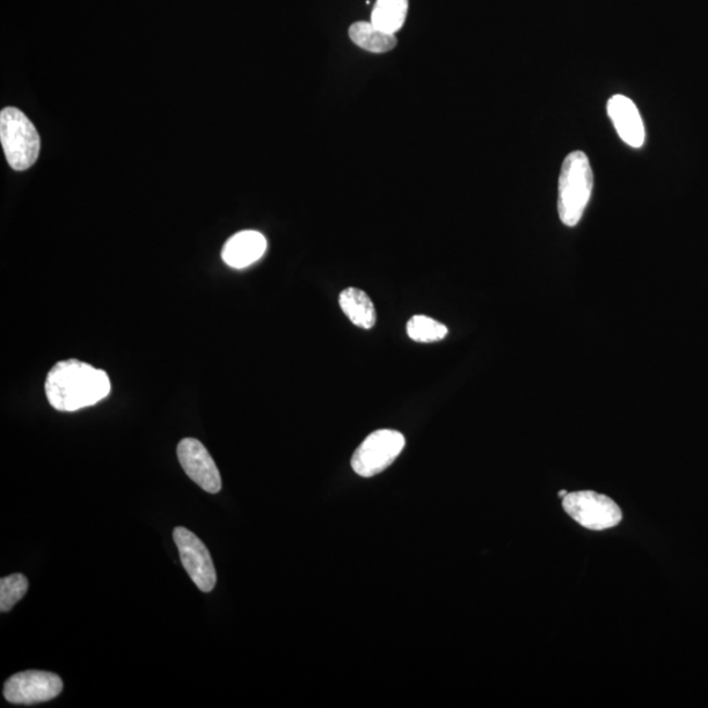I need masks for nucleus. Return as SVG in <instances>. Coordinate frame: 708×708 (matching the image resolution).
<instances>
[{"instance_id":"2eb2a0df","label":"nucleus","mask_w":708,"mask_h":708,"mask_svg":"<svg viewBox=\"0 0 708 708\" xmlns=\"http://www.w3.org/2000/svg\"><path fill=\"white\" fill-rule=\"evenodd\" d=\"M28 592L24 575L14 574L0 580V610L10 611Z\"/></svg>"},{"instance_id":"423d86ee","label":"nucleus","mask_w":708,"mask_h":708,"mask_svg":"<svg viewBox=\"0 0 708 708\" xmlns=\"http://www.w3.org/2000/svg\"><path fill=\"white\" fill-rule=\"evenodd\" d=\"M62 689L60 676L50 671L27 670L6 681L4 698L13 705L42 704L60 696Z\"/></svg>"},{"instance_id":"ddd939ff","label":"nucleus","mask_w":708,"mask_h":708,"mask_svg":"<svg viewBox=\"0 0 708 708\" xmlns=\"http://www.w3.org/2000/svg\"><path fill=\"white\" fill-rule=\"evenodd\" d=\"M408 13V0H377L371 23L396 34L403 27Z\"/></svg>"},{"instance_id":"39448f33","label":"nucleus","mask_w":708,"mask_h":708,"mask_svg":"<svg viewBox=\"0 0 708 708\" xmlns=\"http://www.w3.org/2000/svg\"><path fill=\"white\" fill-rule=\"evenodd\" d=\"M564 508L569 517L590 530H606L622 521V510L608 496L594 491L568 493L564 498Z\"/></svg>"},{"instance_id":"0eeeda50","label":"nucleus","mask_w":708,"mask_h":708,"mask_svg":"<svg viewBox=\"0 0 708 708\" xmlns=\"http://www.w3.org/2000/svg\"><path fill=\"white\" fill-rule=\"evenodd\" d=\"M173 539L189 578L202 592H211L217 584V572L206 544L195 532L182 527L173 530Z\"/></svg>"},{"instance_id":"9d476101","label":"nucleus","mask_w":708,"mask_h":708,"mask_svg":"<svg viewBox=\"0 0 708 708\" xmlns=\"http://www.w3.org/2000/svg\"><path fill=\"white\" fill-rule=\"evenodd\" d=\"M267 239L258 231H240L223 246L222 259L231 268L243 269L261 259Z\"/></svg>"},{"instance_id":"f8f14e48","label":"nucleus","mask_w":708,"mask_h":708,"mask_svg":"<svg viewBox=\"0 0 708 708\" xmlns=\"http://www.w3.org/2000/svg\"><path fill=\"white\" fill-rule=\"evenodd\" d=\"M349 38L356 46L371 53L390 52L398 43L396 34L386 32L373 23H367V21H360V23L350 27Z\"/></svg>"},{"instance_id":"9b49d317","label":"nucleus","mask_w":708,"mask_h":708,"mask_svg":"<svg viewBox=\"0 0 708 708\" xmlns=\"http://www.w3.org/2000/svg\"><path fill=\"white\" fill-rule=\"evenodd\" d=\"M340 308L345 311L350 322L355 326L370 330L377 322V313L373 302L365 291L348 288L341 291L339 298Z\"/></svg>"},{"instance_id":"6e6552de","label":"nucleus","mask_w":708,"mask_h":708,"mask_svg":"<svg viewBox=\"0 0 708 708\" xmlns=\"http://www.w3.org/2000/svg\"><path fill=\"white\" fill-rule=\"evenodd\" d=\"M179 462L197 486L209 493H218L222 488L221 473L215 459L196 438H185L178 445Z\"/></svg>"},{"instance_id":"dca6fc26","label":"nucleus","mask_w":708,"mask_h":708,"mask_svg":"<svg viewBox=\"0 0 708 708\" xmlns=\"http://www.w3.org/2000/svg\"><path fill=\"white\" fill-rule=\"evenodd\" d=\"M567 495H568V492L566 490L559 491L560 498H565V496H567Z\"/></svg>"},{"instance_id":"7ed1b4c3","label":"nucleus","mask_w":708,"mask_h":708,"mask_svg":"<svg viewBox=\"0 0 708 708\" xmlns=\"http://www.w3.org/2000/svg\"><path fill=\"white\" fill-rule=\"evenodd\" d=\"M0 142L7 162L14 171H26L40 154L38 129L18 108H4L0 113Z\"/></svg>"},{"instance_id":"4468645a","label":"nucleus","mask_w":708,"mask_h":708,"mask_svg":"<svg viewBox=\"0 0 708 708\" xmlns=\"http://www.w3.org/2000/svg\"><path fill=\"white\" fill-rule=\"evenodd\" d=\"M448 332L447 326L425 316L412 317L407 323L408 336L418 342L441 341L447 338Z\"/></svg>"},{"instance_id":"f257e3e1","label":"nucleus","mask_w":708,"mask_h":708,"mask_svg":"<svg viewBox=\"0 0 708 708\" xmlns=\"http://www.w3.org/2000/svg\"><path fill=\"white\" fill-rule=\"evenodd\" d=\"M111 381L104 370L78 360L57 362L49 371L46 392L58 411L74 412L106 399Z\"/></svg>"},{"instance_id":"1a4fd4ad","label":"nucleus","mask_w":708,"mask_h":708,"mask_svg":"<svg viewBox=\"0 0 708 708\" xmlns=\"http://www.w3.org/2000/svg\"><path fill=\"white\" fill-rule=\"evenodd\" d=\"M608 114L622 141L639 149L646 141V129L639 109L624 94H616L608 103Z\"/></svg>"},{"instance_id":"f03ea898","label":"nucleus","mask_w":708,"mask_h":708,"mask_svg":"<svg viewBox=\"0 0 708 708\" xmlns=\"http://www.w3.org/2000/svg\"><path fill=\"white\" fill-rule=\"evenodd\" d=\"M594 191V171L582 151H574L561 166L558 211L568 228L580 222Z\"/></svg>"},{"instance_id":"20e7f679","label":"nucleus","mask_w":708,"mask_h":708,"mask_svg":"<svg viewBox=\"0 0 708 708\" xmlns=\"http://www.w3.org/2000/svg\"><path fill=\"white\" fill-rule=\"evenodd\" d=\"M406 447V438L397 430L381 429L371 433L352 457V467L360 477L371 478L390 467Z\"/></svg>"}]
</instances>
